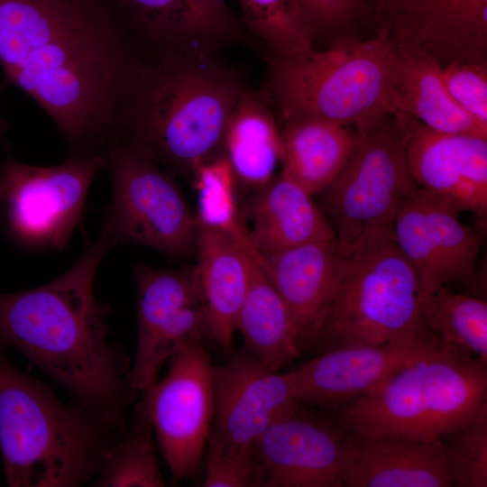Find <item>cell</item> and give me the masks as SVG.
<instances>
[{
	"label": "cell",
	"mask_w": 487,
	"mask_h": 487,
	"mask_svg": "<svg viewBox=\"0 0 487 487\" xmlns=\"http://www.w3.org/2000/svg\"><path fill=\"white\" fill-rule=\"evenodd\" d=\"M144 58L112 0H0L4 83L51 116L69 157L117 142Z\"/></svg>",
	"instance_id": "obj_1"
},
{
	"label": "cell",
	"mask_w": 487,
	"mask_h": 487,
	"mask_svg": "<svg viewBox=\"0 0 487 487\" xmlns=\"http://www.w3.org/2000/svg\"><path fill=\"white\" fill-rule=\"evenodd\" d=\"M113 246L101 235L52 281L0 293V348H14L63 387L74 402L122 434L136 393L130 360L109 342L110 308L94 295L98 266Z\"/></svg>",
	"instance_id": "obj_2"
},
{
	"label": "cell",
	"mask_w": 487,
	"mask_h": 487,
	"mask_svg": "<svg viewBox=\"0 0 487 487\" xmlns=\"http://www.w3.org/2000/svg\"><path fill=\"white\" fill-rule=\"evenodd\" d=\"M245 89L215 53L186 51L145 57L116 143L158 166L191 172L217 155Z\"/></svg>",
	"instance_id": "obj_3"
},
{
	"label": "cell",
	"mask_w": 487,
	"mask_h": 487,
	"mask_svg": "<svg viewBox=\"0 0 487 487\" xmlns=\"http://www.w3.org/2000/svg\"><path fill=\"white\" fill-rule=\"evenodd\" d=\"M122 436L85 407L61 402L0 348V452L8 486H80Z\"/></svg>",
	"instance_id": "obj_4"
},
{
	"label": "cell",
	"mask_w": 487,
	"mask_h": 487,
	"mask_svg": "<svg viewBox=\"0 0 487 487\" xmlns=\"http://www.w3.org/2000/svg\"><path fill=\"white\" fill-rule=\"evenodd\" d=\"M487 403V361L436 341L372 392L340 407L335 419L371 436L436 440Z\"/></svg>",
	"instance_id": "obj_5"
},
{
	"label": "cell",
	"mask_w": 487,
	"mask_h": 487,
	"mask_svg": "<svg viewBox=\"0 0 487 487\" xmlns=\"http://www.w3.org/2000/svg\"><path fill=\"white\" fill-rule=\"evenodd\" d=\"M391 51L372 35L272 56L267 96L283 123L311 118L359 130L396 114L390 91Z\"/></svg>",
	"instance_id": "obj_6"
},
{
	"label": "cell",
	"mask_w": 487,
	"mask_h": 487,
	"mask_svg": "<svg viewBox=\"0 0 487 487\" xmlns=\"http://www.w3.org/2000/svg\"><path fill=\"white\" fill-rule=\"evenodd\" d=\"M338 246L336 290L312 348L321 353L427 332L420 319L419 280L398 248L391 225Z\"/></svg>",
	"instance_id": "obj_7"
},
{
	"label": "cell",
	"mask_w": 487,
	"mask_h": 487,
	"mask_svg": "<svg viewBox=\"0 0 487 487\" xmlns=\"http://www.w3.org/2000/svg\"><path fill=\"white\" fill-rule=\"evenodd\" d=\"M213 394L202 485L253 487V446L300 404L293 372L272 371L243 349L213 366Z\"/></svg>",
	"instance_id": "obj_8"
},
{
	"label": "cell",
	"mask_w": 487,
	"mask_h": 487,
	"mask_svg": "<svg viewBox=\"0 0 487 487\" xmlns=\"http://www.w3.org/2000/svg\"><path fill=\"white\" fill-rule=\"evenodd\" d=\"M355 132L357 141L344 168L317 194L342 246L372 228L391 225L401 203L418 188L399 114L381 116Z\"/></svg>",
	"instance_id": "obj_9"
},
{
	"label": "cell",
	"mask_w": 487,
	"mask_h": 487,
	"mask_svg": "<svg viewBox=\"0 0 487 487\" xmlns=\"http://www.w3.org/2000/svg\"><path fill=\"white\" fill-rule=\"evenodd\" d=\"M112 198L100 235L114 247L138 244L170 259L195 251L198 221L169 173L142 153L115 143L106 155Z\"/></svg>",
	"instance_id": "obj_10"
},
{
	"label": "cell",
	"mask_w": 487,
	"mask_h": 487,
	"mask_svg": "<svg viewBox=\"0 0 487 487\" xmlns=\"http://www.w3.org/2000/svg\"><path fill=\"white\" fill-rule=\"evenodd\" d=\"M103 167L101 155L68 157L52 167L8 158L0 167V207L11 239L26 248H66Z\"/></svg>",
	"instance_id": "obj_11"
},
{
	"label": "cell",
	"mask_w": 487,
	"mask_h": 487,
	"mask_svg": "<svg viewBox=\"0 0 487 487\" xmlns=\"http://www.w3.org/2000/svg\"><path fill=\"white\" fill-rule=\"evenodd\" d=\"M165 376L142 392L143 409L174 482L194 477L206 450L213 413V363L205 343L168 361Z\"/></svg>",
	"instance_id": "obj_12"
},
{
	"label": "cell",
	"mask_w": 487,
	"mask_h": 487,
	"mask_svg": "<svg viewBox=\"0 0 487 487\" xmlns=\"http://www.w3.org/2000/svg\"><path fill=\"white\" fill-rule=\"evenodd\" d=\"M137 341L130 382L136 393L152 385L162 365L184 347L212 334L198 289L196 268H133Z\"/></svg>",
	"instance_id": "obj_13"
},
{
	"label": "cell",
	"mask_w": 487,
	"mask_h": 487,
	"mask_svg": "<svg viewBox=\"0 0 487 487\" xmlns=\"http://www.w3.org/2000/svg\"><path fill=\"white\" fill-rule=\"evenodd\" d=\"M461 212L451 199L418 187L393 217L394 240L423 293L468 281L474 273L482 235L461 220Z\"/></svg>",
	"instance_id": "obj_14"
},
{
	"label": "cell",
	"mask_w": 487,
	"mask_h": 487,
	"mask_svg": "<svg viewBox=\"0 0 487 487\" xmlns=\"http://www.w3.org/2000/svg\"><path fill=\"white\" fill-rule=\"evenodd\" d=\"M374 36L436 60L487 63V0H371Z\"/></svg>",
	"instance_id": "obj_15"
},
{
	"label": "cell",
	"mask_w": 487,
	"mask_h": 487,
	"mask_svg": "<svg viewBox=\"0 0 487 487\" xmlns=\"http://www.w3.org/2000/svg\"><path fill=\"white\" fill-rule=\"evenodd\" d=\"M347 430L301 403L253 446V487H342Z\"/></svg>",
	"instance_id": "obj_16"
},
{
	"label": "cell",
	"mask_w": 487,
	"mask_h": 487,
	"mask_svg": "<svg viewBox=\"0 0 487 487\" xmlns=\"http://www.w3.org/2000/svg\"><path fill=\"white\" fill-rule=\"evenodd\" d=\"M437 340L428 332L383 344L333 348L292 370L302 404L336 409L369 394Z\"/></svg>",
	"instance_id": "obj_17"
},
{
	"label": "cell",
	"mask_w": 487,
	"mask_h": 487,
	"mask_svg": "<svg viewBox=\"0 0 487 487\" xmlns=\"http://www.w3.org/2000/svg\"><path fill=\"white\" fill-rule=\"evenodd\" d=\"M146 55L198 51L215 53L245 27L226 0H112Z\"/></svg>",
	"instance_id": "obj_18"
},
{
	"label": "cell",
	"mask_w": 487,
	"mask_h": 487,
	"mask_svg": "<svg viewBox=\"0 0 487 487\" xmlns=\"http://www.w3.org/2000/svg\"><path fill=\"white\" fill-rule=\"evenodd\" d=\"M405 131L408 165L417 186L455 202L485 221L487 138L430 129L399 114Z\"/></svg>",
	"instance_id": "obj_19"
},
{
	"label": "cell",
	"mask_w": 487,
	"mask_h": 487,
	"mask_svg": "<svg viewBox=\"0 0 487 487\" xmlns=\"http://www.w3.org/2000/svg\"><path fill=\"white\" fill-rule=\"evenodd\" d=\"M452 486L441 439L371 436L347 430L342 487Z\"/></svg>",
	"instance_id": "obj_20"
},
{
	"label": "cell",
	"mask_w": 487,
	"mask_h": 487,
	"mask_svg": "<svg viewBox=\"0 0 487 487\" xmlns=\"http://www.w3.org/2000/svg\"><path fill=\"white\" fill-rule=\"evenodd\" d=\"M255 254L294 318L302 353L312 348L337 287L336 240Z\"/></svg>",
	"instance_id": "obj_21"
},
{
	"label": "cell",
	"mask_w": 487,
	"mask_h": 487,
	"mask_svg": "<svg viewBox=\"0 0 487 487\" xmlns=\"http://www.w3.org/2000/svg\"><path fill=\"white\" fill-rule=\"evenodd\" d=\"M195 251L200 299L213 340L230 354L249 285L252 247L247 239L199 225Z\"/></svg>",
	"instance_id": "obj_22"
},
{
	"label": "cell",
	"mask_w": 487,
	"mask_h": 487,
	"mask_svg": "<svg viewBox=\"0 0 487 487\" xmlns=\"http://www.w3.org/2000/svg\"><path fill=\"white\" fill-rule=\"evenodd\" d=\"M241 220L256 253L335 239L330 222L313 196L282 173L256 190Z\"/></svg>",
	"instance_id": "obj_23"
},
{
	"label": "cell",
	"mask_w": 487,
	"mask_h": 487,
	"mask_svg": "<svg viewBox=\"0 0 487 487\" xmlns=\"http://www.w3.org/2000/svg\"><path fill=\"white\" fill-rule=\"evenodd\" d=\"M390 91L396 114L407 115L437 132L487 138V129L470 118L449 95L441 65L424 53L392 48Z\"/></svg>",
	"instance_id": "obj_24"
},
{
	"label": "cell",
	"mask_w": 487,
	"mask_h": 487,
	"mask_svg": "<svg viewBox=\"0 0 487 487\" xmlns=\"http://www.w3.org/2000/svg\"><path fill=\"white\" fill-rule=\"evenodd\" d=\"M236 331L244 338V349L272 371H280L302 354L294 318L253 248L250 280Z\"/></svg>",
	"instance_id": "obj_25"
},
{
	"label": "cell",
	"mask_w": 487,
	"mask_h": 487,
	"mask_svg": "<svg viewBox=\"0 0 487 487\" xmlns=\"http://www.w3.org/2000/svg\"><path fill=\"white\" fill-rule=\"evenodd\" d=\"M267 95L244 91L227 122L223 146L236 184L258 190L274 178L282 146Z\"/></svg>",
	"instance_id": "obj_26"
},
{
	"label": "cell",
	"mask_w": 487,
	"mask_h": 487,
	"mask_svg": "<svg viewBox=\"0 0 487 487\" xmlns=\"http://www.w3.org/2000/svg\"><path fill=\"white\" fill-rule=\"evenodd\" d=\"M281 172L312 196L338 176L357 141L351 127L319 119L284 122Z\"/></svg>",
	"instance_id": "obj_27"
},
{
	"label": "cell",
	"mask_w": 487,
	"mask_h": 487,
	"mask_svg": "<svg viewBox=\"0 0 487 487\" xmlns=\"http://www.w3.org/2000/svg\"><path fill=\"white\" fill-rule=\"evenodd\" d=\"M420 319L444 345L487 361V303L482 299L441 287L422 294Z\"/></svg>",
	"instance_id": "obj_28"
},
{
	"label": "cell",
	"mask_w": 487,
	"mask_h": 487,
	"mask_svg": "<svg viewBox=\"0 0 487 487\" xmlns=\"http://www.w3.org/2000/svg\"><path fill=\"white\" fill-rule=\"evenodd\" d=\"M96 475V486H166L155 453L151 422L138 403L131 426L106 454Z\"/></svg>",
	"instance_id": "obj_29"
},
{
	"label": "cell",
	"mask_w": 487,
	"mask_h": 487,
	"mask_svg": "<svg viewBox=\"0 0 487 487\" xmlns=\"http://www.w3.org/2000/svg\"><path fill=\"white\" fill-rule=\"evenodd\" d=\"M243 23L262 41L272 56H289L314 47L310 31L297 0H236Z\"/></svg>",
	"instance_id": "obj_30"
},
{
	"label": "cell",
	"mask_w": 487,
	"mask_h": 487,
	"mask_svg": "<svg viewBox=\"0 0 487 487\" xmlns=\"http://www.w3.org/2000/svg\"><path fill=\"white\" fill-rule=\"evenodd\" d=\"M192 173L198 224L247 239L236 204L235 177L225 156L212 157Z\"/></svg>",
	"instance_id": "obj_31"
},
{
	"label": "cell",
	"mask_w": 487,
	"mask_h": 487,
	"mask_svg": "<svg viewBox=\"0 0 487 487\" xmlns=\"http://www.w3.org/2000/svg\"><path fill=\"white\" fill-rule=\"evenodd\" d=\"M455 487L487 486V403L464 425L440 438Z\"/></svg>",
	"instance_id": "obj_32"
},
{
	"label": "cell",
	"mask_w": 487,
	"mask_h": 487,
	"mask_svg": "<svg viewBox=\"0 0 487 487\" xmlns=\"http://www.w3.org/2000/svg\"><path fill=\"white\" fill-rule=\"evenodd\" d=\"M315 39L332 41L360 36L357 31L371 25V0H297Z\"/></svg>",
	"instance_id": "obj_33"
},
{
	"label": "cell",
	"mask_w": 487,
	"mask_h": 487,
	"mask_svg": "<svg viewBox=\"0 0 487 487\" xmlns=\"http://www.w3.org/2000/svg\"><path fill=\"white\" fill-rule=\"evenodd\" d=\"M442 77L455 104L487 129V63H449L442 67Z\"/></svg>",
	"instance_id": "obj_34"
},
{
	"label": "cell",
	"mask_w": 487,
	"mask_h": 487,
	"mask_svg": "<svg viewBox=\"0 0 487 487\" xmlns=\"http://www.w3.org/2000/svg\"><path fill=\"white\" fill-rule=\"evenodd\" d=\"M5 85H0V92L2 91ZM5 130V124L4 121L0 118V136L3 135L4 132Z\"/></svg>",
	"instance_id": "obj_35"
}]
</instances>
